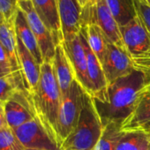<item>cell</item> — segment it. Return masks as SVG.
<instances>
[{
    "instance_id": "6da1fadb",
    "label": "cell",
    "mask_w": 150,
    "mask_h": 150,
    "mask_svg": "<svg viewBox=\"0 0 150 150\" xmlns=\"http://www.w3.org/2000/svg\"><path fill=\"white\" fill-rule=\"evenodd\" d=\"M147 84L144 74L138 71L109 84L106 103L95 101L103 125H122L134 110L140 93Z\"/></svg>"
},
{
    "instance_id": "7a4b0ae2",
    "label": "cell",
    "mask_w": 150,
    "mask_h": 150,
    "mask_svg": "<svg viewBox=\"0 0 150 150\" xmlns=\"http://www.w3.org/2000/svg\"><path fill=\"white\" fill-rule=\"evenodd\" d=\"M28 100L34 117L59 145L57 124L62 96L54 74L52 63L44 62L41 65L37 88L33 94L28 95Z\"/></svg>"
},
{
    "instance_id": "3957f363",
    "label": "cell",
    "mask_w": 150,
    "mask_h": 150,
    "mask_svg": "<svg viewBox=\"0 0 150 150\" xmlns=\"http://www.w3.org/2000/svg\"><path fill=\"white\" fill-rule=\"evenodd\" d=\"M103 132V125L94 98L87 95L75 130L62 143L61 150H94Z\"/></svg>"
},
{
    "instance_id": "277c9868",
    "label": "cell",
    "mask_w": 150,
    "mask_h": 150,
    "mask_svg": "<svg viewBox=\"0 0 150 150\" xmlns=\"http://www.w3.org/2000/svg\"><path fill=\"white\" fill-rule=\"evenodd\" d=\"M125 50L133 68L144 74L150 83V33L137 15L125 26L120 27Z\"/></svg>"
},
{
    "instance_id": "5b68a950",
    "label": "cell",
    "mask_w": 150,
    "mask_h": 150,
    "mask_svg": "<svg viewBox=\"0 0 150 150\" xmlns=\"http://www.w3.org/2000/svg\"><path fill=\"white\" fill-rule=\"evenodd\" d=\"M88 93L74 80L69 93L62 97L58 113L57 132L60 146L64 139L75 130L84 108Z\"/></svg>"
},
{
    "instance_id": "8992f818",
    "label": "cell",
    "mask_w": 150,
    "mask_h": 150,
    "mask_svg": "<svg viewBox=\"0 0 150 150\" xmlns=\"http://www.w3.org/2000/svg\"><path fill=\"white\" fill-rule=\"evenodd\" d=\"M88 23L97 24L111 43L126 50L120 27L111 14L106 4V0H97L94 6L83 8L82 28Z\"/></svg>"
},
{
    "instance_id": "52a82bcc",
    "label": "cell",
    "mask_w": 150,
    "mask_h": 150,
    "mask_svg": "<svg viewBox=\"0 0 150 150\" xmlns=\"http://www.w3.org/2000/svg\"><path fill=\"white\" fill-rule=\"evenodd\" d=\"M18 6L19 8L24 12L29 27L36 38L43 63H52L56 51V44L51 33L37 15L31 0H19Z\"/></svg>"
},
{
    "instance_id": "ba28073f",
    "label": "cell",
    "mask_w": 150,
    "mask_h": 150,
    "mask_svg": "<svg viewBox=\"0 0 150 150\" xmlns=\"http://www.w3.org/2000/svg\"><path fill=\"white\" fill-rule=\"evenodd\" d=\"M12 130L25 148L35 150H60V146L50 136L35 117Z\"/></svg>"
},
{
    "instance_id": "9c48e42d",
    "label": "cell",
    "mask_w": 150,
    "mask_h": 150,
    "mask_svg": "<svg viewBox=\"0 0 150 150\" xmlns=\"http://www.w3.org/2000/svg\"><path fill=\"white\" fill-rule=\"evenodd\" d=\"M80 40L84 48L86 57H87V64H88V72L90 80V83L92 86L91 96L95 99L96 102L104 103L107 101V88L108 82L103 71V65L96 54L91 50L88 45L85 31L81 28L79 34Z\"/></svg>"
},
{
    "instance_id": "30bf717a",
    "label": "cell",
    "mask_w": 150,
    "mask_h": 150,
    "mask_svg": "<svg viewBox=\"0 0 150 150\" xmlns=\"http://www.w3.org/2000/svg\"><path fill=\"white\" fill-rule=\"evenodd\" d=\"M103 68L108 85L135 71L127 51L110 42H109Z\"/></svg>"
},
{
    "instance_id": "8fae6325",
    "label": "cell",
    "mask_w": 150,
    "mask_h": 150,
    "mask_svg": "<svg viewBox=\"0 0 150 150\" xmlns=\"http://www.w3.org/2000/svg\"><path fill=\"white\" fill-rule=\"evenodd\" d=\"M64 42L77 37L82 28L83 8L78 0H57Z\"/></svg>"
},
{
    "instance_id": "7c38bea8",
    "label": "cell",
    "mask_w": 150,
    "mask_h": 150,
    "mask_svg": "<svg viewBox=\"0 0 150 150\" xmlns=\"http://www.w3.org/2000/svg\"><path fill=\"white\" fill-rule=\"evenodd\" d=\"M62 45L72 65L77 81L88 95H91L92 86L88 72L87 57L79 35L70 42H63Z\"/></svg>"
},
{
    "instance_id": "4fadbf2b",
    "label": "cell",
    "mask_w": 150,
    "mask_h": 150,
    "mask_svg": "<svg viewBox=\"0 0 150 150\" xmlns=\"http://www.w3.org/2000/svg\"><path fill=\"white\" fill-rule=\"evenodd\" d=\"M4 108L7 125L11 129H15L35 117L28 100V94L25 90L17 91L4 103Z\"/></svg>"
},
{
    "instance_id": "5bb4252c",
    "label": "cell",
    "mask_w": 150,
    "mask_h": 150,
    "mask_svg": "<svg viewBox=\"0 0 150 150\" xmlns=\"http://www.w3.org/2000/svg\"><path fill=\"white\" fill-rule=\"evenodd\" d=\"M39 18L50 30L57 45L64 42L57 0H31Z\"/></svg>"
},
{
    "instance_id": "9a60e30c",
    "label": "cell",
    "mask_w": 150,
    "mask_h": 150,
    "mask_svg": "<svg viewBox=\"0 0 150 150\" xmlns=\"http://www.w3.org/2000/svg\"><path fill=\"white\" fill-rule=\"evenodd\" d=\"M17 46H18V56L21 67V74L22 77L23 84L26 91L28 95L33 94L38 86L41 65L37 63L35 58L26 48L21 40L17 36Z\"/></svg>"
},
{
    "instance_id": "2e32d148",
    "label": "cell",
    "mask_w": 150,
    "mask_h": 150,
    "mask_svg": "<svg viewBox=\"0 0 150 150\" xmlns=\"http://www.w3.org/2000/svg\"><path fill=\"white\" fill-rule=\"evenodd\" d=\"M53 71L56 80L60 88L61 96H65L71 87L74 80H76L72 65L65 53L62 43L56 46L55 56L52 61Z\"/></svg>"
},
{
    "instance_id": "e0dca14e",
    "label": "cell",
    "mask_w": 150,
    "mask_h": 150,
    "mask_svg": "<svg viewBox=\"0 0 150 150\" xmlns=\"http://www.w3.org/2000/svg\"><path fill=\"white\" fill-rule=\"evenodd\" d=\"M150 128V92L142 90L134 110L129 117L122 123L123 132L142 130L146 131Z\"/></svg>"
},
{
    "instance_id": "ac0fdd59",
    "label": "cell",
    "mask_w": 150,
    "mask_h": 150,
    "mask_svg": "<svg viewBox=\"0 0 150 150\" xmlns=\"http://www.w3.org/2000/svg\"><path fill=\"white\" fill-rule=\"evenodd\" d=\"M14 20L15 18L10 21H6L0 25V42L7 54L12 71L21 72Z\"/></svg>"
},
{
    "instance_id": "d6986e66",
    "label": "cell",
    "mask_w": 150,
    "mask_h": 150,
    "mask_svg": "<svg viewBox=\"0 0 150 150\" xmlns=\"http://www.w3.org/2000/svg\"><path fill=\"white\" fill-rule=\"evenodd\" d=\"M14 26H15L16 35L21 40L23 44L30 51V53L37 61V63L40 65H42L43 63V59H42L40 47L38 45V42L36 41V38L34 33L32 32L29 27V24L28 22V20L24 12L21 11L20 8L18 9L16 16H15Z\"/></svg>"
},
{
    "instance_id": "ffe728a7",
    "label": "cell",
    "mask_w": 150,
    "mask_h": 150,
    "mask_svg": "<svg viewBox=\"0 0 150 150\" xmlns=\"http://www.w3.org/2000/svg\"><path fill=\"white\" fill-rule=\"evenodd\" d=\"M82 28L85 31L88 45L103 65L108 51L110 41L107 39L100 27L96 23H88Z\"/></svg>"
},
{
    "instance_id": "44dd1931",
    "label": "cell",
    "mask_w": 150,
    "mask_h": 150,
    "mask_svg": "<svg viewBox=\"0 0 150 150\" xmlns=\"http://www.w3.org/2000/svg\"><path fill=\"white\" fill-rule=\"evenodd\" d=\"M114 150H150V136L142 130L124 132Z\"/></svg>"
},
{
    "instance_id": "7402d4cb",
    "label": "cell",
    "mask_w": 150,
    "mask_h": 150,
    "mask_svg": "<svg viewBox=\"0 0 150 150\" xmlns=\"http://www.w3.org/2000/svg\"><path fill=\"white\" fill-rule=\"evenodd\" d=\"M106 4L119 27L125 26L137 16L134 0H106Z\"/></svg>"
},
{
    "instance_id": "603a6c76",
    "label": "cell",
    "mask_w": 150,
    "mask_h": 150,
    "mask_svg": "<svg viewBox=\"0 0 150 150\" xmlns=\"http://www.w3.org/2000/svg\"><path fill=\"white\" fill-rule=\"evenodd\" d=\"M25 90L21 72H12L0 78V102L6 103L17 91Z\"/></svg>"
},
{
    "instance_id": "cb8c5ba5",
    "label": "cell",
    "mask_w": 150,
    "mask_h": 150,
    "mask_svg": "<svg viewBox=\"0 0 150 150\" xmlns=\"http://www.w3.org/2000/svg\"><path fill=\"white\" fill-rule=\"evenodd\" d=\"M123 132L119 124L108 123L103 125V134L94 150H114Z\"/></svg>"
},
{
    "instance_id": "d4e9b609",
    "label": "cell",
    "mask_w": 150,
    "mask_h": 150,
    "mask_svg": "<svg viewBox=\"0 0 150 150\" xmlns=\"http://www.w3.org/2000/svg\"><path fill=\"white\" fill-rule=\"evenodd\" d=\"M13 131L6 127L0 129V150H25Z\"/></svg>"
},
{
    "instance_id": "484cf974",
    "label": "cell",
    "mask_w": 150,
    "mask_h": 150,
    "mask_svg": "<svg viewBox=\"0 0 150 150\" xmlns=\"http://www.w3.org/2000/svg\"><path fill=\"white\" fill-rule=\"evenodd\" d=\"M137 15L150 33V6L145 0H134Z\"/></svg>"
},
{
    "instance_id": "4316f807",
    "label": "cell",
    "mask_w": 150,
    "mask_h": 150,
    "mask_svg": "<svg viewBox=\"0 0 150 150\" xmlns=\"http://www.w3.org/2000/svg\"><path fill=\"white\" fill-rule=\"evenodd\" d=\"M19 0H0V12L6 21H10L15 18L19 9Z\"/></svg>"
},
{
    "instance_id": "83f0119b",
    "label": "cell",
    "mask_w": 150,
    "mask_h": 150,
    "mask_svg": "<svg viewBox=\"0 0 150 150\" xmlns=\"http://www.w3.org/2000/svg\"><path fill=\"white\" fill-rule=\"evenodd\" d=\"M6 127H8V125H7L4 103H3V104H0V129H3Z\"/></svg>"
},
{
    "instance_id": "f1b7e54d",
    "label": "cell",
    "mask_w": 150,
    "mask_h": 150,
    "mask_svg": "<svg viewBox=\"0 0 150 150\" xmlns=\"http://www.w3.org/2000/svg\"><path fill=\"white\" fill-rule=\"evenodd\" d=\"M0 63L5 64V65H8L11 67L10 65V62H9V59H8V57H7V54L3 47V45L0 42Z\"/></svg>"
},
{
    "instance_id": "f546056e",
    "label": "cell",
    "mask_w": 150,
    "mask_h": 150,
    "mask_svg": "<svg viewBox=\"0 0 150 150\" xmlns=\"http://www.w3.org/2000/svg\"><path fill=\"white\" fill-rule=\"evenodd\" d=\"M12 69L10 66L8 65H5L3 64L0 63V78H2L4 76H6V75L12 73Z\"/></svg>"
},
{
    "instance_id": "4dcf8cb0",
    "label": "cell",
    "mask_w": 150,
    "mask_h": 150,
    "mask_svg": "<svg viewBox=\"0 0 150 150\" xmlns=\"http://www.w3.org/2000/svg\"><path fill=\"white\" fill-rule=\"evenodd\" d=\"M97 0H78V2L80 3L81 6L82 8L90 6H94L96 3Z\"/></svg>"
},
{
    "instance_id": "1f68e13d",
    "label": "cell",
    "mask_w": 150,
    "mask_h": 150,
    "mask_svg": "<svg viewBox=\"0 0 150 150\" xmlns=\"http://www.w3.org/2000/svg\"><path fill=\"white\" fill-rule=\"evenodd\" d=\"M6 21V19H5V17H4V15H3V13L0 12V25H1L2 23H4Z\"/></svg>"
},
{
    "instance_id": "d6a6232c",
    "label": "cell",
    "mask_w": 150,
    "mask_h": 150,
    "mask_svg": "<svg viewBox=\"0 0 150 150\" xmlns=\"http://www.w3.org/2000/svg\"><path fill=\"white\" fill-rule=\"evenodd\" d=\"M144 90H146V91H149V92H150V83H149V84H147L146 86H145Z\"/></svg>"
},
{
    "instance_id": "836d02e7",
    "label": "cell",
    "mask_w": 150,
    "mask_h": 150,
    "mask_svg": "<svg viewBox=\"0 0 150 150\" xmlns=\"http://www.w3.org/2000/svg\"><path fill=\"white\" fill-rule=\"evenodd\" d=\"M145 132H147V133H150V128H149V129H147V130H146V131H145Z\"/></svg>"
},
{
    "instance_id": "e575fe53",
    "label": "cell",
    "mask_w": 150,
    "mask_h": 150,
    "mask_svg": "<svg viewBox=\"0 0 150 150\" xmlns=\"http://www.w3.org/2000/svg\"><path fill=\"white\" fill-rule=\"evenodd\" d=\"M145 1H146V2H147L148 4H150V0H145Z\"/></svg>"
},
{
    "instance_id": "d590c367",
    "label": "cell",
    "mask_w": 150,
    "mask_h": 150,
    "mask_svg": "<svg viewBox=\"0 0 150 150\" xmlns=\"http://www.w3.org/2000/svg\"><path fill=\"white\" fill-rule=\"evenodd\" d=\"M25 150H35V149H28V148H26ZM60 150H61V149H60Z\"/></svg>"
},
{
    "instance_id": "8d00e7d4",
    "label": "cell",
    "mask_w": 150,
    "mask_h": 150,
    "mask_svg": "<svg viewBox=\"0 0 150 150\" xmlns=\"http://www.w3.org/2000/svg\"><path fill=\"white\" fill-rule=\"evenodd\" d=\"M0 104H3V103H1V102H0Z\"/></svg>"
},
{
    "instance_id": "74e56055",
    "label": "cell",
    "mask_w": 150,
    "mask_h": 150,
    "mask_svg": "<svg viewBox=\"0 0 150 150\" xmlns=\"http://www.w3.org/2000/svg\"><path fill=\"white\" fill-rule=\"evenodd\" d=\"M148 134H149V136H150V133H148Z\"/></svg>"
},
{
    "instance_id": "f35d334b",
    "label": "cell",
    "mask_w": 150,
    "mask_h": 150,
    "mask_svg": "<svg viewBox=\"0 0 150 150\" xmlns=\"http://www.w3.org/2000/svg\"><path fill=\"white\" fill-rule=\"evenodd\" d=\"M148 5H149V6H150V4H148Z\"/></svg>"
}]
</instances>
